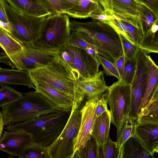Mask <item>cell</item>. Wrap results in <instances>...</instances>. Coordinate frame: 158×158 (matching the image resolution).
Masks as SVG:
<instances>
[{"instance_id": "cell-14", "label": "cell", "mask_w": 158, "mask_h": 158, "mask_svg": "<svg viewBox=\"0 0 158 158\" xmlns=\"http://www.w3.org/2000/svg\"><path fill=\"white\" fill-rule=\"evenodd\" d=\"M67 44L85 49H92L114 63V60L93 38L83 32L72 31L69 39Z\"/></svg>"}, {"instance_id": "cell-20", "label": "cell", "mask_w": 158, "mask_h": 158, "mask_svg": "<svg viewBox=\"0 0 158 158\" xmlns=\"http://www.w3.org/2000/svg\"><path fill=\"white\" fill-rule=\"evenodd\" d=\"M112 118L110 111L108 110L96 118L91 135L99 146L106 143L109 138Z\"/></svg>"}, {"instance_id": "cell-43", "label": "cell", "mask_w": 158, "mask_h": 158, "mask_svg": "<svg viewBox=\"0 0 158 158\" xmlns=\"http://www.w3.org/2000/svg\"><path fill=\"white\" fill-rule=\"evenodd\" d=\"M4 0H0V23H9L10 22L4 4Z\"/></svg>"}, {"instance_id": "cell-23", "label": "cell", "mask_w": 158, "mask_h": 158, "mask_svg": "<svg viewBox=\"0 0 158 158\" xmlns=\"http://www.w3.org/2000/svg\"><path fill=\"white\" fill-rule=\"evenodd\" d=\"M99 4L96 0H79L78 4L69 10L66 14L76 18L90 17L97 9Z\"/></svg>"}, {"instance_id": "cell-3", "label": "cell", "mask_w": 158, "mask_h": 158, "mask_svg": "<svg viewBox=\"0 0 158 158\" xmlns=\"http://www.w3.org/2000/svg\"><path fill=\"white\" fill-rule=\"evenodd\" d=\"M29 71L32 79L61 91L79 104L85 96L70 72L59 58L48 66Z\"/></svg>"}, {"instance_id": "cell-16", "label": "cell", "mask_w": 158, "mask_h": 158, "mask_svg": "<svg viewBox=\"0 0 158 158\" xmlns=\"http://www.w3.org/2000/svg\"><path fill=\"white\" fill-rule=\"evenodd\" d=\"M143 5L137 0H113L114 15L126 18L141 19Z\"/></svg>"}, {"instance_id": "cell-26", "label": "cell", "mask_w": 158, "mask_h": 158, "mask_svg": "<svg viewBox=\"0 0 158 158\" xmlns=\"http://www.w3.org/2000/svg\"><path fill=\"white\" fill-rule=\"evenodd\" d=\"M136 123H150L158 125V99L140 110Z\"/></svg>"}, {"instance_id": "cell-35", "label": "cell", "mask_w": 158, "mask_h": 158, "mask_svg": "<svg viewBox=\"0 0 158 158\" xmlns=\"http://www.w3.org/2000/svg\"><path fill=\"white\" fill-rule=\"evenodd\" d=\"M99 53L96 54L97 58L99 61L106 75L114 76L118 80H120L121 78L119 73L114 63L109 61L104 57L101 56Z\"/></svg>"}, {"instance_id": "cell-13", "label": "cell", "mask_w": 158, "mask_h": 158, "mask_svg": "<svg viewBox=\"0 0 158 158\" xmlns=\"http://www.w3.org/2000/svg\"><path fill=\"white\" fill-rule=\"evenodd\" d=\"M36 90L59 108L72 109L76 102L61 91L47 84L32 79Z\"/></svg>"}, {"instance_id": "cell-24", "label": "cell", "mask_w": 158, "mask_h": 158, "mask_svg": "<svg viewBox=\"0 0 158 158\" xmlns=\"http://www.w3.org/2000/svg\"><path fill=\"white\" fill-rule=\"evenodd\" d=\"M135 123V121L129 115L123 118L119 129L117 131L116 142L120 151L125 142L129 138L134 135Z\"/></svg>"}, {"instance_id": "cell-8", "label": "cell", "mask_w": 158, "mask_h": 158, "mask_svg": "<svg viewBox=\"0 0 158 158\" xmlns=\"http://www.w3.org/2000/svg\"><path fill=\"white\" fill-rule=\"evenodd\" d=\"M4 4L11 25L9 33L23 46L33 48L46 17H39L21 14L11 7L5 0Z\"/></svg>"}, {"instance_id": "cell-33", "label": "cell", "mask_w": 158, "mask_h": 158, "mask_svg": "<svg viewBox=\"0 0 158 158\" xmlns=\"http://www.w3.org/2000/svg\"><path fill=\"white\" fill-rule=\"evenodd\" d=\"M136 66V55L131 59L125 58V65L121 80L124 82L131 85L135 74Z\"/></svg>"}, {"instance_id": "cell-9", "label": "cell", "mask_w": 158, "mask_h": 158, "mask_svg": "<svg viewBox=\"0 0 158 158\" xmlns=\"http://www.w3.org/2000/svg\"><path fill=\"white\" fill-rule=\"evenodd\" d=\"M80 104L75 102L69 120L58 138L47 148L50 158H72L75 140L78 133L81 118Z\"/></svg>"}, {"instance_id": "cell-7", "label": "cell", "mask_w": 158, "mask_h": 158, "mask_svg": "<svg viewBox=\"0 0 158 158\" xmlns=\"http://www.w3.org/2000/svg\"><path fill=\"white\" fill-rule=\"evenodd\" d=\"M59 58L76 80L91 78L99 72L97 57L79 47L66 44L59 50Z\"/></svg>"}, {"instance_id": "cell-30", "label": "cell", "mask_w": 158, "mask_h": 158, "mask_svg": "<svg viewBox=\"0 0 158 158\" xmlns=\"http://www.w3.org/2000/svg\"><path fill=\"white\" fill-rule=\"evenodd\" d=\"M139 47L147 53H158V29L154 33L144 35Z\"/></svg>"}, {"instance_id": "cell-5", "label": "cell", "mask_w": 158, "mask_h": 158, "mask_svg": "<svg viewBox=\"0 0 158 158\" xmlns=\"http://www.w3.org/2000/svg\"><path fill=\"white\" fill-rule=\"evenodd\" d=\"M59 59V51L36 48L24 46L20 52L8 56L0 54V62L13 68L31 70L48 66Z\"/></svg>"}, {"instance_id": "cell-29", "label": "cell", "mask_w": 158, "mask_h": 158, "mask_svg": "<svg viewBox=\"0 0 158 158\" xmlns=\"http://www.w3.org/2000/svg\"><path fill=\"white\" fill-rule=\"evenodd\" d=\"M19 158H50L47 148L32 143L24 148L21 151Z\"/></svg>"}, {"instance_id": "cell-18", "label": "cell", "mask_w": 158, "mask_h": 158, "mask_svg": "<svg viewBox=\"0 0 158 158\" xmlns=\"http://www.w3.org/2000/svg\"><path fill=\"white\" fill-rule=\"evenodd\" d=\"M134 135L148 151L153 154L154 143L158 140V125L150 123H136Z\"/></svg>"}, {"instance_id": "cell-27", "label": "cell", "mask_w": 158, "mask_h": 158, "mask_svg": "<svg viewBox=\"0 0 158 158\" xmlns=\"http://www.w3.org/2000/svg\"><path fill=\"white\" fill-rule=\"evenodd\" d=\"M23 94L9 86L2 84L0 89V107L13 103L21 98Z\"/></svg>"}, {"instance_id": "cell-37", "label": "cell", "mask_w": 158, "mask_h": 158, "mask_svg": "<svg viewBox=\"0 0 158 158\" xmlns=\"http://www.w3.org/2000/svg\"><path fill=\"white\" fill-rule=\"evenodd\" d=\"M107 101L105 94L97 96L96 105V113L97 117L108 110Z\"/></svg>"}, {"instance_id": "cell-10", "label": "cell", "mask_w": 158, "mask_h": 158, "mask_svg": "<svg viewBox=\"0 0 158 158\" xmlns=\"http://www.w3.org/2000/svg\"><path fill=\"white\" fill-rule=\"evenodd\" d=\"M105 94L110 108L112 122L115 126L117 131L124 117L129 114L131 105V85L121 80H118L108 86Z\"/></svg>"}, {"instance_id": "cell-12", "label": "cell", "mask_w": 158, "mask_h": 158, "mask_svg": "<svg viewBox=\"0 0 158 158\" xmlns=\"http://www.w3.org/2000/svg\"><path fill=\"white\" fill-rule=\"evenodd\" d=\"M32 143L30 133L20 131H4L0 138V150L19 158L23 149Z\"/></svg>"}, {"instance_id": "cell-38", "label": "cell", "mask_w": 158, "mask_h": 158, "mask_svg": "<svg viewBox=\"0 0 158 158\" xmlns=\"http://www.w3.org/2000/svg\"><path fill=\"white\" fill-rule=\"evenodd\" d=\"M114 16V15L111 16L106 14L102 6L99 4L97 9L91 15L90 17L93 19V20L104 23L108 19L113 18Z\"/></svg>"}, {"instance_id": "cell-21", "label": "cell", "mask_w": 158, "mask_h": 158, "mask_svg": "<svg viewBox=\"0 0 158 158\" xmlns=\"http://www.w3.org/2000/svg\"><path fill=\"white\" fill-rule=\"evenodd\" d=\"M146 62L147 69V81L140 110L148 104L153 93L158 86V66L155 63L150 56L148 55L146 56Z\"/></svg>"}, {"instance_id": "cell-36", "label": "cell", "mask_w": 158, "mask_h": 158, "mask_svg": "<svg viewBox=\"0 0 158 158\" xmlns=\"http://www.w3.org/2000/svg\"><path fill=\"white\" fill-rule=\"evenodd\" d=\"M118 35L121 40L123 53L125 58L131 59L135 56L140 49L139 47L132 44L122 35L118 34Z\"/></svg>"}, {"instance_id": "cell-17", "label": "cell", "mask_w": 158, "mask_h": 158, "mask_svg": "<svg viewBox=\"0 0 158 158\" xmlns=\"http://www.w3.org/2000/svg\"><path fill=\"white\" fill-rule=\"evenodd\" d=\"M0 84L20 85L36 89L28 70L0 68Z\"/></svg>"}, {"instance_id": "cell-19", "label": "cell", "mask_w": 158, "mask_h": 158, "mask_svg": "<svg viewBox=\"0 0 158 158\" xmlns=\"http://www.w3.org/2000/svg\"><path fill=\"white\" fill-rule=\"evenodd\" d=\"M153 154L148 151L135 135L129 138L123 144L119 158H154Z\"/></svg>"}, {"instance_id": "cell-44", "label": "cell", "mask_w": 158, "mask_h": 158, "mask_svg": "<svg viewBox=\"0 0 158 158\" xmlns=\"http://www.w3.org/2000/svg\"><path fill=\"white\" fill-rule=\"evenodd\" d=\"M158 99V86L152 96L149 102L146 106H148Z\"/></svg>"}, {"instance_id": "cell-25", "label": "cell", "mask_w": 158, "mask_h": 158, "mask_svg": "<svg viewBox=\"0 0 158 158\" xmlns=\"http://www.w3.org/2000/svg\"><path fill=\"white\" fill-rule=\"evenodd\" d=\"M0 45L8 56L17 53L22 50L24 46L7 31L0 27Z\"/></svg>"}, {"instance_id": "cell-40", "label": "cell", "mask_w": 158, "mask_h": 158, "mask_svg": "<svg viewBox=\"0 0 158 158\" xmlns=\"http://www.w3.org/2000/svg\"><path fill=\"white\" fill-rule=\"evenodd\" d=\"M144 5L158 17V0H137Z\"/></svg>"}, {"instance_id": "cell-28", "label": "cell", "mask_w": 158, "mask_h": 158, "mask_svg": "<svg viewBox=\"0 0 158 158\" xmlns=\"http://www.w3.org/2000/svg\"><path fill=\"white\" fill-rule=\"evenodd\" d=\"M99 146L91 135L85 146L77 151L72 158H98Z\"/></svg>"}, {"instance_id": "cell-1", "label": "cell", "mask_w": 158, "mask_h": 158, "mask_svg": "<svg viewBox=\"0 0 158 158\" xmlns=\"http://www.w3.org/2000/svg\"><path fill=\"white\" fill-rule=\"evenodd\" d=\"M72 109L59 108L29 120L5 126L7 131H20L30 133L32 143L48 148L60 135L69 120Z\"/></svg>"}, {"instance_id": "cell-45", "label": "cell", "mask_w": 158, "mask_h": 158, "mask_svg": "<svg viewBox=\"0 0 158 158\" xmlns=\"http://www.w3.org/2000/svg\"><path fill=\"white\" fill-rule=\"evenodd\" d=\"M5 124L4 122V118L2 111L0 112V138L2 137V131H3V128Z\"/></svg>"}, {"instance_id": "cell-4", "label": "cell", "mask_w": 158, "mask_h": 158, "mask_svg": "<svg viewBox=\"0 0 158 158\" xmlns=\"http://www.w3.org/2000/svg\"><path fill=\"white\" fill-rule=\"evenodd\" d=\"M65 13L46 17L33 48L59 51L67 44L71 35L70 21Z\"/></svg>"}, {"instance_id": "cell-41", "label": "cell", "mask_w": 158, "mask_h": 158, "mask_svg": "<svg viewBox=\"0 0 158 158\" xmlns=\"http://www.w3.org/2000/svg\"><path fill=\"white\" fill-rule=\"evenodd\" d=\"M102 6L106 14L110 15H113L112 11L113 0H96Z\"/></svg>"}, {"instance_id": "cell-2", "label": "cell", "mask_w": 158, "mask_h": 158, "mask_svg": "<svg viewBox=\"0 0 158 158\" xmlns=\"http://www.w3.org/2000/svg\"><path fill=\"white\" fill-rule=\"evenodd\" d=\"M23 94L22 98L2 108L5 126L27 121L59 108L36 90Z\"/></svg>"}, {"instance_id": "cell-22", "label": "cell", "mask_w": 158, "mask_h": 158, "mask_svg": "<svg viewBox=\"0 0 158 158\" xmlns=\"http://www.w3.org/2000/svg\"><path fill=\"white\" fill-rule=\"evenodd\" d=\"M5 0L11 7L21 14L39 17L49 15L42 7L32 0Z\"/></svg>"}, {"instance_id": "cell-15", "label": "cell", "mask_w": 158, "mask_h": 158, "mask_svg": "<svg viewBox=\"0 0 158 158\" xmlns=\"http://www.w3.org/2000/svg\"><path fill=\"white\" fill-rule=\"evenodd\" d=\"M104 77V72L100 71L91 78H80L76 82L85 96L89 99L102 94L107 89L108 86Z\"/></svg>"}, {"instance_id": "cell-31", "label": "cell", "mask_w": 158, "mask_h": 158, "mask_svg": "<svg viewBox=\"0 0 158 158\" xmlns=\"http://www.w3.org/2000/svg\"><path fill=\"white\" fill-rule=\"evenodd\" d=\"M120 151L116 142L109 138L106 143L99 146L98 158H119Z\"/></svg>"}, {"instance_id": "cell-46", "label": "cell", "mask_w": 158, "mask_h": 158, "mask_svg": "<svg viewBox=\"0 0 158 158\" xmlns=\"http://www.w3.org/2000/svg\"><path fill=\"white\" fill-rule=\"evenodd\" d=\"M158 152V140L155 142L153 146V153Z\"/></svg>"}, {"instance_id": "cell-6", "label": "cell", "mask_w": 158, "mask_h": 158, "mask_svg": "<svg viewBox=\"0 0 158 158\" xmlns=\"http://www.w3.org/2000/svg\"><path fill=\"white\" fill-rule=\"evenodd\" d=\"M71 31L83 32L95 39L114 60L123 54L119 35L108 24L96 20L83 22L70 21Z\"/></svg>"}, {"instance_id": "cell-42", "label": "cell", "mask_w": 158, "mask_h": 158, "mask_svg": "<svg viewBox=\"0 0 158 158\" xmlns=\"http://www.w3.org/2000/svg\"><path fill=\"white\" fill-rule=\"evenodd\" d=\"M125 62V57L124 54L114 60V64L116 67L121 79L123 74Z\"/></svg>"}, {"instance_id": "cell-11", "label": "cell", "mask_w": 158, "mask_h": 158, "mask_svg": "<svg viewBox=\"0 0 158 158\" xmlns=\"http://www.w3.org/2000/svg\"><path fill=\"white\" fill-rule=\"evenodd\" d=\"M97 96L88 99L81 109V122L74 142V154L85 146L91 136L94 123L97 117L95 110Z\"/></svg>"}, {"instance_id": "cell-32", "label": "cell", "mask_w": 158, "mask_h": 158, "mask_svg": "<svg viewBox=\"0 0 158 158\" xmlns=\"http://www.w3.org/2000/svg\"><path fill=\"white\" fill-rule=\"evenodd\" d=\"M142 5L141 17L143 36L150 32L154 24L158 23V17L148 8Z\"/></svg>"}, {"instance_id": "cell-39", "label": "cell", "mask_w": 158, "mask_h": 158, "mask_svg": "<svg viewBox=\"0 0 158 158\" xmlns=\"http://www.w3.org/2000/svg\"><path fill=\"white\" fill-rule=\"evenodd\" d=\"M62 13L67 14L70 9L77 5L79 0H58Z\"/></svg>"}, {"instance_id": "cell-34", "label": "cell", "mask_w": 158, "mask_h": 158, "mask_svg": "<svg viewBox=\"0 0 158 158\" xmlns=\"http://www.w3.org/2000/svg\"><path fill=\"white\" fill-rule=\"evenodd\" d=\"M32 0L42 7L49 14V16L62 14L58 0Z\"/></svg>"}]
</instances>
